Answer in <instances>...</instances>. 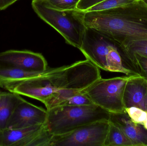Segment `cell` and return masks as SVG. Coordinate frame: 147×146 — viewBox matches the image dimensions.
Segmentation results:
<instances>
[{
    "mask_svg": "<svg viewBox=\"0 0 147 146\" xmlns=\"http://www.w3.org/2000/svg\"><path fill=\"white\" fill-rule=\"evenodd\" d=\"M101 78L99 69L86 59L68 66L49 68L41 75L4 89L37 99L48 109L60 99L82 91Z\"/></svg>",
    "mask_w": 147,
    "mask_h": 146,
    "instance_id": "obj_1",
    "label": "cell"
},
{
    "mask_svg": "<svg viewBox=\"0 0 147 146\" xmlns=\"http://www.w3.org/2000/svg\"><path fill=\"white\" fill-rule=\"evenodd\" d=\"M84 20L86 27L104 34L119 46L147 39V4L143 0L111 9L84 12Z\"/></svg>",
    "mask_w": 147,
    "mask_h": 146,
    "instance_id": "obj_2",
    "label": "cell"
},
{
    "mask_svg": "<svg viewBox=\"0 0 147 146\" xmlns=\"http://www.w3.org/2000/svg\"><path fill=\"white\" fill-rule=\"evenodd\" d=\"M79 50L99 69L127 75L135 73L125 65L120 46L95 29L86 27Z\"/></svg>",
    "mask_w": 147,
    "mask_h": 146,
    "instance_id": "obj_3",
    "label": "cell"
},
{
    "mask_svg": "<svg viewBox=\"0 0 147 146\" xmlns=\"http://www.w3.org/2000/svg\"><path fill=\"white\" fill-rule=\"evenodd\" d=\"M47 110V118L44 125L53 135L67 133L86 124L109 120V112L96 105H62Z\"/></svg>",
    "mask_w": 147,
    "mask_h": 146,
    "instance_id": "obj_4",
    "label": "cell"
},
{
    "mask_svg": "<svg viewBox=\"0 0 147 146\" xmlns=\"http://www.w3.org/2000/svg\"><path fill=\"white\" fill-rule=\"evenodd\" d=\"M32 7L38 16L58 32L66 43L79 49L86 26L84 12L78 9L59 10L46 5L42 1L33 0Z\"/></svg>",
    "mask_w": 147,
    "mask_h": 146,
    "instance_id": "obj_5",
    "label": "cell"
},
{
    "mask_svg": "<svg viewBox=\"0 0 147 146\" xmlns=\"http://www.w3.org/2000/svg\"><path fill=\"white\" fill-rule=\"evenodd\" d=\"M139 74L109 79L102 78L83 91L93 103L109 113L126 112L123 94L127 82Z\"/></svg>",
    "mask_w": 147,
    "mask_h": 146,
    "instance_id": "obj_6",
    "label": "cell"
},
{
    "mask_svg": "<svg viewBox=\"0 0 147 146\" xmlns=\"http://www.w3.org/2000/svg\"><path fill=\"white\" fill-rule=\"evenodd\" d=\"M109 125V121H98L67 133L53 135L49 146H104Z\"/></svg>",
    "mask_w": 147,
    "mask_h": 146,
    "instance_id": "obj_7",
    "label": "cell"
},
{
    "mask_svg": "<svg viewBox=\"0 0 147 146\" xmlns=\"http://www.w3.org/2000/svg\"><path fill=\"white\" fill-rule=\"evenodd\" d=\"M53 135L44 124L0 131V146H49Z\"/></svg>",
    "mask_w": 147,
    "mask_h": 146,
    "instance_id": "obj_8",
    "label": "cell"
},
{
    "mask_svg": "<svg viewBox=\"0 0 147 146\" xmlns=\"http://www.w3.org/2000/svg\"><path fill=\"white\" fill-rule=\"evenodd\" d=\"M0 67L39 73L45 72L48 68L47 61L42 54L30 51L17 50L0 52Z\"/></svg>",
    "mask_w": 147,
    "mask_h": 146,
    "instance_id": "obj_9",
    "label": "cell"
},
{
    "mask_svg": "<svg viewBox=\"0 0 147 146\" xmlns=\"http://www.w3.org/2000/svg\"><path fill=\"white\" fill-rule=\"evenodd\" d=\"M47 110L24 99L16 107L9 118L7 128H24L44 124L47 118Z\"/></svg>",
    "mask_w": 147,
    "mask_h": 146,
    "instance_id": "obj_10",
    "label": "cell"
},
{
    "mask_svg": "<svg viewBox=\"0 0 147 146\" xmlns=\"http://www.w3.org/2000/svg\"><path fill=\"white\" fill-rule=\"evenodd\" d=\"M109 122L119 128L134 146H147V130L131 120L127 112L110 113Z\"/></svg>",
    "mask_w": 147,
    "mask_h": 146,
    "instance_id": "obj_11",
    "label": "cell"
},
{
    "mask_svg": "<svg viewBox=\"0 0 147 146\" xmlns=\"http://www.w3.org/2000/svg\"><path fill=\"white\" fill-rule=\"evenodd\" d=\"M147 91V79L140 75L129 80L123 94L125 108L136 107L145 110V98Z\"/></svg>",
    "mask_w": 147,
    "mask_h": 146,
    "instance_id": "obj_12",
    "label": "cell"
},
{
    "mask_svg": "<svg viewBox=\"0 0 147 146\" xmlns=\"http://www.w3.org/2000/svg\"><path fill=\"white\" fill-rule=\"evenodd\" d=\"M23 99L14 93L0 92V131L7 128L9 118Z\"/></svg>",
    "mask_w": 147,
    "mask_h": 146,
    "instance_id": "obj_13",
    "label": "cell"
},
{
    "mask_svg": "<svg viewBox=\"0 0 147 146\" xmlns=\"http://www.w3.org/2000/svg\"><path fill=\"white\" fill-rule=\"evenodd\" d=\"M43 72H32L19 69L0 67V87H5L26 81L45 73Z\"/></svg>",
    "mask_w": 147,
    "mask_h": 146,
    "instance_id": "obj_14",
    "label": "cell"
},
{
    "mask_svg": "<svg viewBox=\"0 0 147 146\" xmlns=\"http://www.w3.org/2000/svg\"><path fill=\"white\" fill-rule=\"evenodd\" d=\"M109 122V127L104 146H134L131 141L119 128Z\"/></svg>",
    "mask_w": 147,
    "mask_h": 146,
    "instance_id": "obj_15",
    "label": "cell"
},
{
    "mask_svg": "<svg viewBox=\"0 0 147 146\" xmlns=\"http://www.w3.org/2000/svg\"><path fill=\"white\" fill-rule=\"evenodd\" d=\"M120 47L123 61L126 57L135 54L147 57V39L131 41Z\"/></svg>",
    "mask_w": 147,
    "mask_h": 146,
    "instance_id": "obj_16",
    "label": "cell"
},
{
    "mask_svg": "<svg viewBox=\"0 0 147 146\" xmlns=\"http://www.w3.org/2000/svg\"><path fill=\"white\" fill-rule=\"evenodd\" d=\"M126 66L129 64L134 69V71L147 79V57L135 54L124 58Z\"/></svg>",
    "mask_w": 147,
    "mask_h": 146,
    "instance_id": "obj_17",
    "label": "cell"
},
{
    "mask_svg": "<svg viewBox=\"0 0 147 146\" xmlns=\"http://www.w3.org/2000/svg\"><path fill=\"white\" fill-rule=\"evenodd\" d=\"M95 105L91 99L82 91L71 96L60 99L55 106L62 105Z\"/></svg>",
    "mask_w": 147,
    "mask_h": 146,
    "instance_id": "obj_18",
    "label": "cell"
},
{
    "mask_svg": "<svg viewBox=\"0 0 147 146\" xmlns=\"http://www.w3.org/2000/svg\"><path fill=\"white\" fill-rule=\"evenodd\" d=\"M137 0H105L85 11H99L115 8L134 2Z\"/></svg>",
    "mask_w": 147,
    "mask_h": 146,
    "instance_id": "obj_19",
    "label": "cell"
},
{
    "mask_svg": "<svg viewBox=\"0 0 147 146\" xmlns=\"http://www.w3.org/2000/svg\"><path fill=\"white\" fill-rule=\"evenodd\" d=\"M126 111L133 121L142 125L147 130V111L131 107L126 108Z\"/></svg>",
    "mask_w": 147,
    "mask_h": 146,
    "instance_id": "obj_20",
    "label": "cell"
},
{
    "mask_svg": "<svg viewBox=\"0 0 147 146\" xmlns=\"http://www.w3.org/2000/svg\"><path fill=\"white\" fill-rule=\"evenodd\" d=\"M80 0H45L42 1L48 7L59 10L76 9Z\"/></svg>",
    "mask_w": 147,
    "mask_h": 146,
    "instance_id": "obj_21",
    "label": "cell"
},
{
    "mask_svg": "<svg viewBox=\"0 0 147 146\" xmlns=\"http://www.w3.org/2000/svg\"><path fill=\"white\" fill-rule=\"evenodd\" d=\"M104 1L105 0H80L76 9L85 12L88 9Z\"/></svg>",
    "mask_w": 147,
    "mask_h": 146,
    "instance_id": "obj_22",
    "label": "cell"
},
{
    "mask_svg": "<svg viewBox=\"0 0 147 146\" xmlns=\"http://www.w3.org/2000/svg\"><path fill=\"white\" fill-rule=\"evenodd\" d=\"M19 0H0V10H4Z\"/></svg>",
    "mask_w": 147,
    "mask_h": 146,
    "instance_id": "obj_23",
    "label": "cell"
},
{
    "mask_svg": "<svg viewBox=\"0 0 147 146\" xmlns=\"http://www.w3.org/2000/svg\"><path fill=\"white\" fill-rule=\"evenodd\" d=\"M145 110L147 111V91L146 94V98H145Z\"/></svg>",
    "mask_w": 147,
    "mask_h": 146,
    "instance_id": "obj_24",
    "label": "cell"
},
{
    "mask_svg": "<svg viewBox=\"0 0 147 146\" xmlns=\"http://www.w3.org/2000/svg\"><path fill=\"white\" fill-rule=\"evenodd\" d=\"M143 1H144L147 4V0H143Z\"/></svg>",
    "mask_w": 147,
    "mask_h": 146,
    "instance_id": "obj_25",
    "label": "cell"
},
{
    "mask_svg": "<svg viewBox=\"0 0 147 146\" xmlns=\"http://www.w3.org/2000/svg\"><path fill=\"white\" fill-rule=\"evenodd\" d=\"M35 1H45V0H35Z\"/></svg>",
    "mask_w": 147,
    "mask_h": 146,
    "instance_id": "obj_26",
    "label": "cell"
}]
</instances>
